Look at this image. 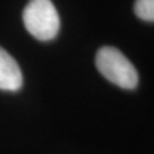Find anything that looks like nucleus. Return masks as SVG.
I'll return each instance as SVG.
<instances>
[{
	"label": "nucleus",
	"mask_w": 154,
	"mask_h": 154,
	"mask_svg": "<svg viewBox=\"0 0 154 154\" xmlns=\"http://www.w3.org/2000/svg\"><path fill=\"white\" fill-rule=\"evenodd\" d=\"M95 62L100 74L113 85L123 89L137 87V70L116 47H102L96 54Z\"/></svg>",
	"instance_id": "obj_1"
},
{
	"label": "nucleus",
	"mask_w": 154,
	"mask_h": 154,
	"mask_svg": "<svg viewBox=\"0 0 154 154\" xmlns=\"http://www.w3.org/2000/svg\"><path fill=\"white\" fill-rule=\"evenodd\" d=\"M23 22L30 34L49 41L58 34L61 21L51 0H30L23 11Z\"/></svg>",
	"instance_id": "obj_2"
},
{
	"label": "nucleus",
	"mask_w": 154,
	"mask_h": 154,
	"mask_svg": "<svg viewBox=\"0 0 154 154\" xmlns=\"http://www.w3.org/2000/svg\"><path fill=\"white\" fill-rule=\"evenodd\" d=\"M23 75L17 62L0 47V89L17 91L22 88Z\"/></svg>",
	"instance_id": "obj_3"
},
{
	"label": "nucleus",
	"mask_w": 154,
	"mask_h": 154,
	"mask_svg": "<svg viewBox=\"0 0 154 154\" xmlns=\"http://www.w3.org/2000/svg\"><path fill=\"white\" fill-rule=\"evenodd\" d=\"M135 14L146 22L154 21V0H136L134 5Z\"/></svg>",
	"instance_id": "obj_4"
}]
</instances>
